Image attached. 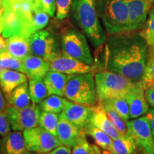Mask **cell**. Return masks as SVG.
<instances>
[{"label":"cell","mask_w":154,"mask_h":154,"mask_svg":"<svg viewBox=\"0 0 154 154\" xmlns=\"http://www.w3.org/2000/svg\"><path fill=\"white\" fill-rule=\"evenodd\" d=\"M41 0H19L0 9V34L5 38H29L49 22Z\"/></svg>","instance_id":"obj_2"},{"label":"cell","mask_w":154,"mask_h":154,"mask_svg":"<svg viewBox=\"0 0 154 154\" xmlns=\"http://www.w3.org/2000/svg\"><path fill=\"white\" fill-rule=\"evenodd\" d=\"M50 70L56 71L68 75L86 74L93 72V65H88L73 58L61 54L53 60L49 61Z\"/></svg>","instance_id":"obj_14"},{"label":"cell","mask_w":154,"mask_h":154,"mask_svg":"<svg viewBox=\"0 0 154 154\" xmlns=\"http://www.w3.org/2000/svg\"><path fill=\"white\" fill-rule=\"evenodd\" d=\"M64 96L74 103L94 106L97 104L94 72L69 75Z\"/></svg>","instance_id":"obj_6"},{"label":"cell","mask_w":154,"mask_h":154,"mask_svg":"<svg viewBox=\"0 0 154 154\" xmlns=\"http://www.w3.org/2000/svg\"><path fill=\"white\" fill-rule=\"evenodd\" d=\"M102 154H113L111 152L109 151H106V150H103V151L102 152Z\"/></svg>","instance_id":"obj_46"},{"label":"cell","mask_w":154,"mask_h":154,"mask_svg":"<svg viewBox=\"0 0 154 154\" xmlns=\"http://www.w3.org/2000/svg\"><path fill=\"white\" fill-rule=\"evenodd\" d=\"M25 82H27V76L24 73L8 69L0 72V88L5 96Z\"/></svg>","instance_id":"obj_19"},{"label":"cell","mask_w":154,"mask_h":154,"mask_svg":"<svg viewBox=\"0 0 154 154\" xmlns=\"http://www.w3.org/2000/svg\"><path fill=\"white\" fill-rule=\"evenodd\" d=\"M94 111V106H90L68 101L60 116L84 132V130L91 124Z\"/></svg>","instance_id":"obj_12"},{"label":"cell","mask_w":154,"mask_h":154,"mask_svg":"<svg viewBox=\"0 0 154 154\" xmlns=\"http://www.w3.org/2000/svg\"><path fill=\"white\" fill-rule=\"evenodd\" d=\"M75 21L95 47L106 40L105 32L98 14L96 0H72Z\"/></svg>","instance_id":"obj_3"},{"label":"cell","mask_w":154,"mask_h":154,"mask_svg":"<svg viewBox=\"0 0 154 154\" xmlns=\"http://www.w3.org/2000/svg\"><path fill=\"white\" fill-rule=\"evenodd\" d=\"M6 51L17 59L23 60L31 54L29 38L14 36L7 38Z\"/></svg>","instance_id":"obj_22"},{"label":"cell","mask_w":154,"mask_h":154,"mask_svg":"<svg viewBox=\"0 0 154 154\" xmlns=\"http://www.w3.org/2000/svg\"><path fill=\"white\" fill-rule=\"evenodd\" d=\"M47 154H72V149L67 146L61 145Z\"/></svg>","instance_id":"obj_39"},{"label":"cell","mask_w":154,"mask_h":154,"mask_svg":"<svg viewBox=\"0 0 154 154\" xmlns=\"http://www.w3.org/2000/svg\"><path fill=\"white\" fill-rule=\"evenodd\" d=\"M103 110L106 113V114L109 117V120L111 121V124L113 125V126L116 128L117 131L120 133L121 135H126L128 134V126H127L126 121H125L124 119L116 113L114 109L112 107L110 106L108 103L104 101L99 102Z\"/></svg>","instance_id":"obj_28"},{"label":"cell","mask_w":154,"mask_h":154,"mask_svg":"<svg viewBox=\"0 0 154 154\" xmlns=\"http://www.w3.org/2000/svg\"><path fill=\"white\" fill-rule=\"evenodd\" d=\"M108 103L110 106L113 108L116 113L124 119L125 121L130 119V111L129 106L124 97L116 98V99L105 100L103 101Z\"/></svg>","instance_id":"obj_31"},{"label":"cell","mask_w":154,"mask_h":154,"mask_svg":"<svg viewBox=\"0 0 154 154\" xmlns=\"http://www.w3.org/2000/svg\"><path fill=\"white\" fill-rule=\"evenodd\" d=\"M0 65L5 69H12L24 73L22 61L13 57L6 50L0 51Z\"/></svg>","instance_id":"obj_30"},{"label":"cell","mask_w":154,"mask_h":154,"mask_svg":"<svg viewBox=\"0 0 154 154\" xmlns=\"http://www.w3.org/2000/svg\"><path fill=\"white\" fill-rule=\"evenodd\" d=\"M138 146L129 134L113 139L111 151L113 154H136Z\"/></svg>","instance_id":"obj_24"},{"label":"cell","mask_w":154,"mask_h":154,"mask_svg":"<svg viewBox=\"0 0 154 154\" xmlns=\"http://www.w3.org/2000/svg\"><path fill=\"white\" fill-rule=\"evenodd\" d=\"M29 42L31 53L48 62L62 54L57 36L48 30H39L32 34Z\"/></svg>","instance_id":"obj_8"},{"label":"cell","mask_w":154,"mask_h":154,"mask_svg":"<svg viewBox=\"0 0 154 154\" xmlns=\"http://www.w3.org/2000/svg\"><path fill=\"white\" fill-rule=\"evenodd\" d=\"M3 92L0 88V112L5 111V109L7 108V103H6L5 99L3 96Z\"/></svg>","instance_id":"obj_41"},{"label":"cell","mask_w":154,"mask_h":154,"mask_svg":"<svg viewBox=\"0 0 154 154\" xmlns=\"http://www.w3.org/2000/svg\"><path fill=\"white\" fill-rule=\"evenodd\" d=\"M29 91L32 102L36 104L49 96L45 83L42 79H29Z\"/></svg>","instance_id":"obj_26"},{"label":"cell","mask_w":154,"mask_h":154,"mask_svg":"<svg viewBox=\"0 0 154 154\" xmlns=\"http://www.w3.org/2000/svg\"><path fill=\"white\" fill-rule=\"evenodd\" d=\"M4 69H5V68H4V67H2V66H1V65H0V72H2V71H3L4 70Z\"/></svg>","instance_id":"obj_47"},{"label":"cell","mask_w":154,"mask_h":154,"mask_svg":"<svg viewBox=\"0 0 154 154\" xmlns=\"http://www.w3.org/2000/svg\"><path fill=\"white\" fill-rule=\"evenodd\" d=\"M32 153L26 148L22 131H10L0 140V154Z\"/></svg>","instance_id":"obj_17"},{"label":"cell","mask_w":154,"mask_h":154,"mask_svg":"<svg viewBox=\"0 0 154 154\" xmlns=\"http://www.w3.org/2000/svg\"><path fill=\"white\" fill-rule=\"evenodd\" d=\"M19 1V0H2L1 2V8H3V7H7L11 4L15 2ZM0 8V9H1Z\"/></svg>","instance_id":"obj_43"},{"label":"cell","mask_w":154,"mask_h":154,"mask_svg":"<svg viewBox=\"0 0 154 154\" xmlns=\"http://www.w3.org/2000/svg\"><path fill=\"white\" fill-rule=\"evenodd\" d=\"M146 116L149 119L150 125H151V128L152 131V134H153V139H154V108L150 109L149 112L146 113Z\"/></svg>","instance_id":"obj_40"},{"label":"cell","mask_w":154,"mask_h":154,"mask_svg":"<svg viewBox=\"0 0 154 154\" xmlns=\"http://www.w3.org/2000/svg\"><path fill=\"white\" fill-rule=\"evenodd\" d=\"M149 58V46L140 33L112 34L106 45V70L117 73L134 83L141 80Z\"/></svg>","instance_id":"obj_1"},{"label":"cell","mask_w":154,"mask_h":154,"mask_svg":"<svg viewBox=\"0 0 154 154\" xmlns=\"http://www.w3.org/2000/svg\"><path fill=\"white\" fill-rule=\"evenodd\" d=\"M69 78V75L68 74L50 70L44 79L49 95L64 96L65 89Z\"/></svg>","instance_id":"obj_20"},{"label":"cell","mask_w":154,"mask_h":154,"mask_svg":"<svg viewBox=\"0 0 154 154\" xmlns=\"http://www.w3.org/2000/svg\"><path fill=\"white\" fill-rule=\"evenodd\" d=\"M149 49H150V51H151L154 55V44H153V45H152V46H149Z\"/></svg>","instance_id":"obj_45"},{"label":"cell","mask_w":154,"mask_h":154,"mask_svg":"<svg viewBox=\"0 0 154 154\" xmlns=\"http://www.w3.org/2000/svg\"><path fill=\"white\" fill-rule=\"evenodd\" d=\"M91 149L92 146L90 145L85 136L72 148V154H90Z\"/></svg>","instance_id":"obj_35"},{"label":"cell","mask_w":154,"mask_h":154,"mask_svg":"<svg viewBox=\"0 0 154 154\" xmlns=\"http://www.w3.org/2000/svg\"><path fill=\"white\" fill-rule=\"evenodd\" d=\"M41 112L40 106L35 103H31L23 109L9 105L5 110L11 129L18 131H24L37 126Z\"/></svg>","instance_id":"obj_9"},{"label":"cell","mask_w":154,"mask_h":154,"mask_svg":"<svg viewBox=\"0 0 154 154\" xmlns=\"http://www.w3.org/2000/svg\"><path fill=\"white\" fill-rule=\"evenodd\" d=\"M32 154H38V153H32Z\"/></svg>","instance_id":"obj_50"},{"label":"cell","mask_w":154,"mask_h":154,"mask_svg":"<svg viewBox=\"0 0 154 154\" xmlns=\"http://www.w3.org/2000/svg\"><path fill=\"white\" fill-rule=\"evenodd\" d=\"M44 9L49 15V17L54 16L55 11H57L56 0H41Z\"/></svg>","instance_id":"obj_37"},{"label":"cell","mask_w":154,"mask_h":154,"mask_svg":"<svg viewBox=\"0 0 154 154\" xmlns=\"http://www.w3.org/2000/svg\"><path fill=\"white\" fill-rule=\"evenodd\" d=\"M61 49L63 55L86 64H94V59L86 38L79 30L69 29L63 32L61 38Z\"/></svg>","instance_id":"obj_7"},{"label":"cell","mask_w":154,"mask_h":154,"mask_svg":"<svg viewBox=\"0 0 154 154\" xmlns=\"http://www.w3.org/2000/svg\"><path fill=\"white\" fill-rule=\"evenodd\" d=\"M9 105L18 109L27 107L31 104V99L29 85L25 82L17 87L9 95L5 96Z\"/></svg>","instance_id":"obj_23"},{"label":"cell","mask_w":154,"mask_h":154,"mask_svg":"<svg viewBox=\"0 0 154 154\" xmlns=\"http://www.w3.org/2000/svg\"><path fill=\"white\" fill-rule=\"evenodd\" d=\"M94 79L99 102L125 97L136 84L122 75L106 69L96 73Z\"/></svg>","instance_id":"obj_5"},{"label":"cell","mask_w":154,"mask_h":154,"mask_svg":"<svg viewBox=\"0 0 154 154\" xmlns=\"http://www.w3.org/2000/svg\"><path fill=\"white\" fill-rule=\"evenodd\" d=\"M23 136L27 149L34 153L47 154L61 146L57 136L41 126L24 130Z\"/></svg>","instance_id":"obj_10"},{"label":"cell","mask_w":154,"mask_h":154,"mask_svg":"<svg viewBox=\"0 0 154 154\" xmlns=\"http://www.w3.org/2000/svg\"><path fill=\"white\" fill-rule=\"evenodd\" d=\"M1 2H2V0H0V8H1Z\"/></svg>","instance_id":"obj_48"},{"label":"cell","mask_w":154,"mask_h":154,"mask_svg":"<svg viewBox=\"0 0 154 154\" xmlns=\"http://www.w3.org/2000/svg\"><path fill=\"white\" fill-rule=\"evenodd\" d=\"M59 122V115L58 113L47 112L43 111L41 112L38 121V125L44 129L51 133L54 136H57V128Z\"/></svg>","instance_id":"obj_29"},{"label":"cell","mask_w":154,"mask_h":154,"mask_svg":"<svg viewBox=\"0 0 154 154\" xmlns=\"http://www.w3.org/2000/svg\"><path fill=\"white\" fill-rule=\"evenodd\" d=\"M68 101L57 95H50L40 103L42 111L55 113H61L66 106Z\"/></svg>","instance_id":"obj_27"},{"label":"cell","mask_w":154,"mask_h":154,"mask_svg":"<svg viewBox=\"0 0 154 154\" xmlns=\"http://www.w3.org/2000/svg\"><path fill=\"white\" fill-rule=\"evenodd\" d=\"M91 124L103 131V132L109 135L113 140L122 136L111 124L106 113L103 110L100 103L94 106V111L91 119Z\"/></svg>","instance_id":"obj_21"},{"label":"cell","mask_w":154,"mask_h":154,"mask_svg":"<svg viewBox=\"0 0 154 154\" xmlns=\"http://www.w3.org/2000/svg\"><path fill=\"white\" fill-rule=\"evenodd\" d=\"M22 61L24 74L29 77V79H44L50 71L48 61L33 54L29 55Z\"/></svg>","instance_id":"obj_18"},{"label":"cell","mask_w":154,"mask_h":154,"mask_svg":"<svg viewBox=\"0 0 154 154\" xmlns=\"http://www.w3.org/2000/svg\"><path fill=\"white\" fill-rule=\"evenodd\" d=\"M145 96L149 105L154 108V87L145 89Z\"/></svg>","instance_id":"obj_38"},{"label":"cell","mask_w":154,"mask_h":154,"mask_svg":"<svg viewBox=\"0 0 154 154\" xmlns=\"http://www.w3.org/2000/svg\"><path fill=\"white\" fill-rule=\"evenodd\" d=\"M7 47V41L5 39V37L0 34V51L6 50Z\"/></svg>","instance_id":"obj_42"},{"label":"cell","mask_w":154,"mask_h":154,"mask_svg":"<svg viewBox=\"0 0 154 154\" xmlns=\"http://www.w3.org/2000/svg\"><path fill=\"white\" fill-rule=\"evenodd\" d=\"M85 136L86 134L82 130L59 115L57 137L61 145L72 149Z\"/></svg>","instance_id":"obj_16"},{"label":"cell","mask_w":154,"mask_h":154,"mask_svg":"<svg viewBox=\"0 0 154 154\" xmlns=\"http://www.w3.org/2000/svg\"><path fill=\"white\" fill-rule=\"evenodd\" d=\"M90 154H102L98 146H92V149Z\"/></svg>","instance_id":"obj_44"},{"label":"cell","mask_w":154,"mask_h":154,"mask_svg":"<svg viewBox=\"0 0 154 154\" xmlns=\"http://www.w3.org/2000/svg\"><path fill=\"white\" fill-rule=\"evenodd\" d=\"M99 18L109 34L129 32L128 9L125 0H96Z\"/></svg>","instance_id":"obj_4"},{"label":"cell","mask_w":154,"mask_h":154,"mask_svg":"<svg viewBox=\"0 0 154 154\" xmlns=\"http://www.w3.org/2000/svg\"><path fill=\"white\" fill-rule=\"evenodd\" d=\"M84 133L86 134L89 135L93 138L96 146H99L100 149L111 151L113 139L103 131L94 126V125L90 124L84 130Z\"/></svg>","instance_id":"obj_25"},{"label":"cell","mask_w":154,"mask_h":154,"mask_svg":"<svg viewBox=\"0 0 154 154\" xmlns=\"http://www.w3.org/2000/svg\"><path fill=\"white\" fill-rule=\"evenodd\" d=\"M128 134L145 154H154V139L149 119L146 116L126 121Z\"/></svg>","instance_id":"obj_11"},{"label":"cell","mask_w":154,"mask_h":154,"mask_svg":"<svg viewBox=\"0 0 154 154\" xmlns=\"http://www.w3.org/2000/svg\"><path fill=\"white\" fill-rule=\"evenodd\" d=\"M140 82L145 89L154 87V55L150 49L149 60Z\"/></svg>","instance_id":"obj_32"},{"label":"cell","mask_w":154,"mask_h":154,"mask_svg":"<svg viewBox=\"0 0 154 154\" xmlns=\"http://www.w3.org/2000/svg\"><path fill=\"white\" fill-rule=\"evenodd\" d=\"M72 4V0H56L57 6V18L58 19H65L68 15L71 6Z\"/></svg>","instance_id":"obj_34"},{"label":"cell","mask_w":154,"mask_h":154,"mask_svg":"<svg viewBox=\"0 0 154 154\" xmlns=\"http://www.w3.org/2000/svg\"><path fill=\"white\" fill-rule=\"evenodd\" d=\"M140 35L145 38L149 46H151L154 39V5L150 9L147 20L139 32Z\"/></svg>","instance_id":"obj_33"},{"label":"cell","mask_w":154,"mask_h":154,"mask_svg":"<svg viewBox=\"0 0 154 154\" xmlns=\"http://www.w3.org/2000/svg\"><path fill=\"white\" fill-rule=\"evenodd\" d=\"M11 128L5 111L0 112V136L3 137L11 131Z\"/></svg>","instance_id":"obj_36"},{"label":"cell","mask_w":154,"mask_h":154,"mask_svg":"<svg viewBox=\"0 0 154 154\" xmlns=\"http://www.w3.org/2000/svg\"><path fill=\"white\" fill-rule=\"evenodd\" d=\"M153 1H154V0H153Z\"/></svg>","instance_id":"obj_51"},{"label":"cell","mask_w":154,"mask_h":154,"mask_svg":"<svg viewBox=\"0 0 154 154\" xmlns=\"http://www.w3.org/2000/svg\"><path fill=\"white\" fill-rule=\"evenodd\" d=\"M128 9L129 32L141 29L147 20L153 0H125Z\"/></svg>","instance_id":"obj_13"},{"label":"cell","mask_w":154,"mask_h":154,"mask_svg":"<svg viewBox=\"0 0 154 154\" xmlns=\"http://www.w3.org/2000/svg\"><path fill=\"white\" fill-rule=\"evenodd\" d=\"M124 98L129 106L131 119L143 116L149 112L150 109L145 96V88L140 82L136 83Z\"/></svg>","instance_id":"obj_15"},{"label":"cell","mask_w":154,"mask_h":154,"mask_svg":"<svg viewBox=\"0 0 154 154\" xmlns=\"http://www.w3.org/2000/svg\"><path fill=\"white\" fill-rule=\"evenodd\" d=\"M153 44H154V39H153V44H152V45H153ZM151 45V46H152Z\"/></svg>","instance_id":"obj_49"}]
</instances>
